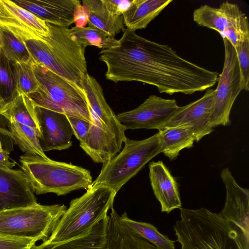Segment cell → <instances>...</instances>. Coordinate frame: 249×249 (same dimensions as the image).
<instances>
[{
    "label": "cell",
    "mask_w": 249,
    "mask_h": 249,
    "mask_svg": "<svg viewBox=\"0 0 249 249\" xmlns=\"http://www.w3.org/2000/svg\"><path fill=\"white\" fill-rule=\"evenodd\" d=\"M172 0H133L122 14L124 24L129 30L146 28Z\"/></svg>",
    "instance_id": "7402d4cb"
},
{
    "label": "cell",
    "mask_w": 249,
    "mask_h": 249,
    "mask_svg": "<svg viewBox=\"0 0 249 249\" xmlns=\"http://www.w3.org/2000/svg\"><path fill=\"white\" fill-rule=\"evenodd\" d=\"M199 99L189 104L179 107L164 126H183L188 127L195 142H198L204 136L214 131L209 124L215 89L206 90Z\"/></svg>",
    "instance_id": "7c38bea8"
},
{
    "label": "cell",
    "mask_w": 249,
    "mask_h": 249,
    "mask_svg": "<svg viewBox=\"0 0 249 249\" xmlns=\"http://www.w3.org/2000/svg\"><path fill=\"white\" fill-rule=\"evenodd\" d=\"M6 105V103L0 95V114L4 109Z\"/></svg>",
    "instance_id": "8d00e7d4"
},
{
    "label": "cell",
    "mask_w": 249,
    "mask_h": 249,
    "mask_svg": "<svg viewBox=\"0 0 249 249\" xmlns=\"http://www.w3.org/2000/svg\"><path fill=\"white\" fill-rule=\"evenodd\" d=\"M0 95L7 104L20 94L18 91L12 62L0 51Z\"/></svg>",
    "instance_id": "f546056e"
},
{
    "label": "cell",
    "mask_w": 249,
    "mask_h": 249,
    "mask_svg": "<svg viewBox=\"0 0 249 249\" xmlns=\"http://www.w3.org/2000/svg\"><path fill=\"white\" fill-rule=\"evenodd\" d=\"M69 32L73 39L85 48L88 46H94L102 50L107 49L117 41L105 32L92 26H75L69 29Z\"/></svg>",
    "instance_id": "83f0119b"
},
{
    "label": "cell",
    "mask_w": 249,
    "mask_h": 249,
    "mask_svg": "<svg viewBox=\"0 0 249 249\" xmlns=\"http://www.w3.org/2000/svg\"><path fill=\"white\" fill-rule=\"evenodd\" d=\"M241 77V90H249V39L235 48Z\"/></svg>",
    "instance_id": "1f68e13d"
},
{
    "label": "cell",
    "mask_w": 249,
    "mask_h": 249,
    "mask_svg": "<svg viewBox=\"0 0 249 249\" xmlns=\"http://www.w3.org/2000/svg\"><path fill=\"white\" fill-rule=\"evenodd\" d=\"M64 204L34 205L0 211V234L45 242L67 209Z\"/></svg>",
    "instance_id": "9c48e42d"
},
{
    "label": "cell",
    "mask_w": 249,
    "mask_h": 249,
    "mask_svg": "<svg viewBox=\"0 0 249 249\" xmlns=\"http://www.w3.org/2000/svg\"><path fill=\"white\" fill-rule=\"evenodd\" d=\"M89 10L88 8L81 4L77 6L74 12V23L77 27H85L88 23Z\"/></svg>",
    "instance_id": "e575fe53"
},
{
    "label": "cell",
    "mask_w": 249,
    "mask_h": 249,
    "mask_svg": "<svg viewBox=\"0 0 249 249\" xmlns=\"http://www.w3.org/2000/svg\"><path fill=\"white\" fill-rule=\"evenodd\" d=\"M175 99L151 95L136 108L118 113L119 122L128 129H157L164 126L178 110Z\"/></svg>",
    "instance_id": "8fae6325"
},
{
    "label": "cell",
    "mask_w": 249,
    "mask_h": 249,
    "mask_svg": "<svg viewBox=\"0 0 249 249\" xmlns=\"http://www.w3.org/2000/svg\"><path fill=\"white\" fill-rule=\"evenodd\" d=\"M180 210L174 230L181 249H249V235L218 213L204 208Z\"/></svg>",
    "instance_id": "7a4b0ae2"
},
{
    "label": "cell",
    "mask_w": 249,
    "mask_h": 249,
    "mask_svg": "<svg viewBox=\"0 0 249 249\" xmlns=\"http://www.w3.org/2000/svg\"><path fill=\"white\" fill-rule=\"evenodd\" d=\"M158 132L161 153L170 160L177 159L180 151L193 146L195 138L190 129L185 126H163Z\"/></svg>",
    "instance_id": "cb8c5ba5"
},
{
    "label": "cell",
    "mask_w": 249,
    "mask_h": 249,
    "mask_svg": "<svg viewBox=\"0 0 249 249\" xmlns=\"http://www.w3.org/2000/svg\"><path fill=\"white\" fill-rule=\"evenodd\" d=\"M89 10V26L99 29L112 37L124 30L123 15L113 0H84Z\"/></svg>",
    "instance_id": "ffe728a7"
},
{
    "label": "cell",
    "mask_w": 249,
    "mask_h": 249,
    "mask_svg": "<svg viewBox=\"0 0 249 249\" xmlns=\"http://www.w3.org/2000/svg\"><path fill=\"white\" fill-rule=\"evenodd\" d=\"M120 216L124 224L153 245L157 249H175L174 241L160 232L153 225L132 220L128 217L125 212Z\"/></svg>",
    "instance_id": "4316f807"
},
{
    "label": "cell",
    "mask_w": 249,
    "mask_h": 249,
    "mask_svg": "<svg viewBox=\"0 0 249 249\" xmlns=\"http://www.w3.org/2000/svg\"><path fill=\"white\" fill-rule=\"evenodd\" d=\"M34 107L40 129L39 143L42 150L60 151L71 147V140L74 134L67 116L35 105Z\"/></svg>",
    "instance_id": "4fadbf2b"
},
{
    "label": "cell",
    "mask_w": 249,
    "mask_h": 249,
    "mask_svg": "<svg viewBox=\"0 0 249 249\" xmlns=\"http://www.w3.org/2000/svg\"><path fill=\"white\" fill-rule=\"evenodd\" d=\"M16 163L11 161L9 157V153L4 149L0 141V164L12 168Z\"/></svg>",
    "instance_id": "d590c367"
},
{
    "label": "cell",
    "mask_w": 249,
    "mask_h": 249,
    "mask_svg": "<svg viewBox=\"0 0 249 249\" xmlns=\"http://www.w3.org/2000/svg\"><path fill=\"white\" fill-rule=\"evenodd\" d=\"M193 20L198 25L213 29L221 35L226 31L249 22L248 17L235 3L222 2L218 8L201 5L194 11Z\"/></svg>",
    "instance_id": "e0dca14e"
},
{
    "label": "cell",
    "mask_w": 249,
    "mask_h": 249,
    "mask_svg": "<svg viewBox=\"0 0 249 249\" xmlns=\"http://www.w3.org/2000/svg\"><path fill=\"white\" fill-rule=\"evenodd\" d=\"M84 90L91 122L86 143L81 147L93 161L104 164L120 152L126 129L107 103L100 84L88 73Z\"/></svg>",
    "instance_id": "277c9868"
},
{
    "label": "cell",
    "mask_w": 249,
    "mask_h": 249,
    "mask_svg": "<svg viewBox=\"0 0 249 249\" xmlns=\"http://www.w3.org/2000/svg\"><path fill=\"white\" fill-rule=\"evenodd\" d=\"M72 128L73 134L80 142V146L84 145L87 142L90 123L85 120L67 116Z\"/></svg>",
    "instance_id": "836d02e7"
},
{
    "label": "cell",
    "mask_w": 249,
    "mask_h": 249,
    "mask_svg": "<svg viewBox=\"0 0 249 249\" xmlns=\"http://www.w3.org/2000/svg\"><path fill=\"white\" fill-rule=\"evenodd\" d=\"M123 150L103 164L101 172L91 186L109 187L116 194L152 158L161 153L158 133L137 141L126 137Z\"/></svg>",
    "instance_id": "ba28073f"
},
{
    "label": "cell",
    "mask_w": 249,
    "mask_h": 249,
    "mask_svg": "<svg viewBox=\"0 0 249 249\" xmlns=\"http://www.w3.org/2000/svg\"><path fill=\"white\" fill-rule=\"evenodd\" d=\"M20 167L36 195L51 193L66 195L75 190H88L92 184L90 171L81 166L25 154Z\"/></svg>",
    "instance_id": "5b68a950"
},
{
    "label": "cell",
    "mask_w": 249,
    "mask_h": 249,
    "mask_svg": "<svg viewBox=\"0 0 249 249\" xmlns=\"http://www.w3.org/2000/svg\"><path fill=\"white\" fill-rule=\"evenodd\" d=\"M12 64L19 94L27 95L35 91L39 85L34 71L33 60L24 63L12 62Z\"/></svg>",
    "instance_id": "4dcf8cb0"
},
{
    "label": "cell",
    "mask_w": 249,
    "mask_h": 249,
    "mask_svg": "<svg viewBox=\"0 0 249 249\" xmlns=\"http://www.w3.org/2000/svg\"><path fill=\"white\" fill-rule=\"evenodd\" d=\"M46 22L50 32L48 37L17 36L23 41L33 61L84 90L88 74L85 48L73 39L68 28Z\"/></svg>",
    "instance_id": "3957f363"
},
{
    "label": "cell",
    "mask_w": 249,
    "mask_h": 249,
    "mask_svg": "<svg viewBox=\"0 0 249 249\" xmlns=\"http://www.w3.org/2000/svg\"><path fill=\"white\" fill-rule=\"evenodd\" d=\"M0 26L13 33L43 39L50 36L46 21L10 0H0Z\"/></svg>",
    "instance_id": "9a60e30c"
},
{
    "label": "cell",
    "mask_w": 249,
    "mask_h": 249,
    "mask_svg": "<svg viewBox=\"0 0 249 249\" xmlns=\"http://www.w3.org/2000/svg\"><path fill=\"white\" fill-rule=\"evenodd\" d=\"M6 119L8 121L9 129L0 127V133L12 139L25 154L36 155L46 160L50 159L42 150L39 143V135L34 129L12 118Z\"/></svg>",
    "instance_id": "d4e9b609"
},
{
    "label": "cell",
    "mask_w": 249,
    "mask_h": 249,
    "mask_svg": "<svg viewBox=\"0 0 249 249\" xmlns=\"http://www.w3.org/2000/svg\"><path fill=\"white\" fill-rule=\"evenodd\" d=\"M33 67L39 87L27 96L35 105L91 122L84 90L33 60Z\"/></svg>",
    "instance_id": "52a82bcc"
},
{
    "label": "cell",
    "mask_w": 249,
    "mask_h": 249,
    "mask_svg": "<svg viewBox=\"0 0 249 249\" xmlns=\"http://www.w3.org/2000/svg\"><path fill=\"white\" fill-rule=\"evenodd\" d=\"M99 54L107 67V80L148 84L161 93L192 94L210 89L218 79V72L188 61L169 46L127 28L113 46L102 50Z\"/></svg>",
    "instance_id": "6da1fadb"
},
{
    "label": "cell",
    "mask_w": 249,
    "mask_h": 249,
    "mask_svg": "<svg viewBox=\"0 0 249 249\" xmlns=\"http://www.w3.org/2000/svg\"><path fill=\"white\" fill-rule=\"evenodd\" d=\"M220 176L226 192L223 209L218 214L239 227L249 235V191L236 182L230 170L223 169Z\"/></svg>",
    "instance_id": "2e32d148"
},
{
    "label": "cell",
    "mask_w": 249,
    "mask_h": 249,
    "mask_svg": "<svg viewBox=\"0 0 249 249\" xmlns=\"http://www.w3.org/2000/svg\"><path fill=\"white\" fill-rule=\"evenodd\" d=\"M0 115L6 119L12 118L18 123L32 128L40 137L34 105L27 95L20 94L14 100L6 104Z\"/></svg>",
    "instance_id": "484cf974"
},
{
    "label": "cell",
    "mask_w": 249,
    "mask_h": 249,
    "mask_svg": "<svg viewBox=\"0 0 249 249\" xmlns=\"http://www.w3.org/2000/svg\"><path fill=\"white\" fill-rule=\"evenodd\" d=\"M36 203V198L22 170L0 164V211Z\"/></svg>",
    "instance_id": "5bb4252c"
},
{
    "label": "cell",
    "mask_w": 249,
    "mask_h": 249,
    "mask_svg": "<svg viewBox=\"0 0 249 249\" xmlns=\"http://www.w3.org/2000/svg\"><path fill=\"white\" fill-rule=\"evenodd\" d=\"M38 240L0 234V249H33Z\"/></svg>",
    "instance_id": "d6a6232c"
},
{
    "label": "cell",
    "mask_w": 249,
    "mask_h": 249,
    "mask_svg": "<svg viewBox=\"0 0 249 249\" xmlns=\"http://www.w3.org/2000/svg\"><path fill=\"white\" fill-rule=\"evenodd\" d=\"M109 216L98 222L88 233L59 244L42 242L33 249H106Z\"/></svg>",
    "instance_id": "603a6c76"
},
{
    "label": "cell",
    "mask_w": 249,
    "mask_h": 249,
    "mask_svg": "<svg viewBox=\"0 0 249 249\" xmlns=\"http://www.w3.org/2000/svg\"><path fill=\"white\" fill-rule=\"evenodd\" d=\"M111 210L106 249H157L124 224L113 207Z\"/></svg>",
    "instance_id": "44dd1931"
},
{
    "label": "cell",
    "mask_w": 249,
    "mask_h": 249,
    "mask_svg": "<svg viewBox=\"0 0 249 249\" xmlns=\"http://www.w3.org/2000/svg\"><path fill=\"white\" fill-rule=\"evenodd\" d=\"M224 61L223 70L218 76L213 106L209 117L210 126L230 125V116L233 103L242 90L241 77L236 50L226 38H223Z\"/></svg>",
    "instance_id": "30bf717a"
},
{
    "label": "cell",
    "mask_w": 249,
    "mask_h": 249,
    "mask_svg": "<svg viewBox=\"0 0 249 249\" xmlns=\"http://www.w3.org/2000/svg\"><path fill=\"white\" fill-rule=\"evenodd\" d=\"M1 51L10 61L15 63L28 62L33 60L23 41L8 29L0 26Z\"/></svg>",
    "instance_id": "f1b7e54d"
},
{
    "label": "cell",
    "mask_w": 249,
    "mask_h": 249,
    "mask_svg": "<svg viewBox=\"0 0 249 249\" xmlns=\"http://www.w3.org/2000/svg\"><path fill=\"white\" fill-rule=\"evenodd\" d=\"M13 1L45 21L66 28L74 23L75 9L81 4L78 0Z\"/></svg>",
    "instance_id": "ac0fdd59"
},
{
    "label": "cell",
    "mask_w": 249,
    "mask_h": 249,
    "mask_svg": "<svg viewBox=\"0 0 249 249\" xmlns=\"http://www.w3.org/2000/svg\"><path fill=\"white\" fill-rule=\"evenodd\" d=\"M116 194L109 187L91 186L82 196L72 199L69 207L46 242L59 244L88 233L107 215Z\"/></svg>",
    "instance_id": "8992f818"
},
{
    "label": "cell",
    "mask_w": 249,
    "mask_h": 249,
    "mask_svg": "<svg viewBox=\"0 0 249 249\" xmlns=\"http://www.w3.org/2000/svg\"><path fill=\"white\" fill-rule=\"evenodd\" d=\"M149 177L155 196L162 212L169 213L181 208L178 183L163 162L152 161L149 164Z\"/></svg>",
    "instance_id": "d6986e66"
},
{
    "label": "cell",
    "mask_w": 249,
    "mask_h": 249,
    "mask_svg": "<svg viewBox=\"0 0 249 249\" xmlns=\"http://www.w3.org/2000/svg\"><path fill=\"white\" fill-rule=\"evenodd\" d=\"M2 47V40H1V36L0 32V51L1 50Z\"/></svg>",
    "instance_id": "74e56055"
}]
</instances>
